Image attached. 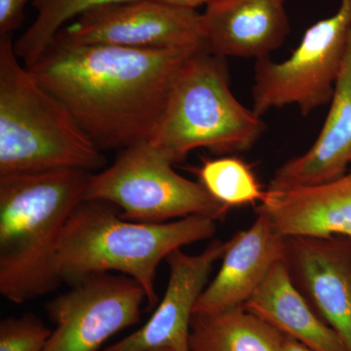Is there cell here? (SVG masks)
I'll use <instances>...</instances> for the list:
<instances>
[{
  "mask_svg": "<svg viewBox=\"0 0 351 351\" xmlns=\"http://www.w3.org/2000/svg\"><path fill=\"white\" fill-rule=\"evenodd\" d=\"M197 50L86 45L56 36L25 68L101 152L122 151L154 137L180 69Z\"/></svg>",
  "mask_w": 351,
  "mask_h": 351,
  "instance_id": "obj_1",
  "label": "cell"
},
{
  "mask_svg": "<svg viewBox=\"0 0 351 351\" xmlns=\"http://www.w3.org/2000/svg\"><path fill=\"white\" fill-rule=\"evenodd\" d=\"M94 173L66 169L0 176V293L24 304L63 282L55 262L64 228Z\"/></svg>",
  "mask_w": 351,
  "mask_h": 351,
  "instance_id": "obj_2",
  "label": "cell"
},
{
  "mask_svg": "<svg viewBox=\"0 0 351 351\" xmlns=\"http://www.w3.org/2000/svg\"><path fill=\"white\" fill-rule=\"evenodd\" d=\"M119 208L101 200H83L69 218L58 250V276L69 284L92 274L117 271L137 281L149 309L159 304L156 269L172 252L217 230L216 219L191 216L162 223L122 218Z\"/></svg>",
  "mask_w": 351,
  "mask_h": 351,
  "instance_id": "obj_3",
  "label": "cell"
},
{
  "mask_svg": "<svg viewBox=\"0 0 351 351\" xmlns=\"http://www.w3.org/2000/svg\"><path fill=\"white\" fill-rule=\"evenodd\" d=\"M106 164L66 106L20 64L12 34L0 36V176Z\"/></svg>",
  "mask_w": 351,
  "mask_h": 351,
  "instance_id": "obj_4",
  "label": "cell"
},
{
  "mask_svg": "<svg viewBox=\"0 0 351 351\" xmlns=\"http://www.w3.org/2000/svg\"><path fill=\"white\" fill-rule=\"evenodd\" d=\"M265 128L230 90L226 58L199 49L180 69L149 143L176 164L201 147L218 154L247 152Z\"/></svg>",
  "mask_w": 351,
  "mask_h": 351,
  "instance_id": "obj_5",
  "label": "cell"
},
{
  "mask_svg": "<svg viewBox=\"0 0 351 351\" xmlns=\"http://www.w3.org/2000/svg\"><path fill=\"white\" fill-rule=\"evenodd\" d=\"M173 164L149 142L122 149L114 163L92 175L85 200H101L138 223H162L191 216L225 218L230 208L200 182L178 174Z\"/></svg>",
  "mask_w": 351,
  "mask_h": 351,
  "instance_id": "obj_6",
  "label": "cell"
},
{
  "mask_svg": "<svg viewBox=\"0 0 351 351\" xmlns=\"http://www.w3.org/2000/svg\"><path fill=\"white\" fill-rule=\"evenodd\" d=\"M351 32V0H341L336 14L309 27L292 56L276 63L257 60L254 112L297 105L302 115L331 103Z\"/></svg>",
  "mask_w": 351,
  "mask_h": 351,
  "instance_id": "obj_7",
  "label": "cell"
},
{
  "mask_svg": "<svg viewBox=\"0 0 351 351\" xmlns=\"http://www.w3.org/2000/svg\"><path fill=\"white\" fill-rule=\"evenodd\" d=\"M47 306L55 325L44 351H99L126 328L140 322L147 300L142 286L124 274H88Z\"/></svg>",
  "mask_w": 351,
  "mask_h": 351,
  "instance_id": "obj_8",
  "label": "cell"
},
{
  "mask_svg": "<svg viewBox=\"0 0 351 351\" xmlns=\"http://www.w3.org/2000/svg\"><path fill=\"white\" fill-rule=\"evenodd\" d=\"M56 36L71 43L129 49H204L201 14L160 0L92 9L64 25Z\"/></svg>",
  "mask_w": 351,
  "mask_h": 351,
  "instance_id": "obj_9",
  "label": "cell"
},
{
  "mask_svg": "<svg viewBox=\"0 0 351 351\" xmlns=\"http://www.w3.org/2000/svg\"><path fill=\"white\" fill-rule=\"evenodd\" d=\"M283 261L309 306L351 351V237H286Z\"/></svg>",
  "mask_w": 351,
  "mask_h": 351,
  "instance_id": "obj_10",
  "label": "cell"
},
{
  "mask_svg": "<svg viewBox=\"0 0 351 351\" xmlns=\"http://www.w3.org/2000/svg\"><path fill=\"white\" fill-rule=\"evenodd\" d=\"M226 245L228 241L216 239L197 255H189L181 249L172 252L165 258L170 269L167 288L152 317L138 331L101 351H147L162 346L189 351L196 302Z\"/></svg>",
  "mask_w": 351,
  "mask_h": 351,
  "instance_id": "obj_11",
  "label": "cell"
},
{
  "mask_svg": "<svg viewBox=\"0 0 351 351\" xmlns=\"http://www.w3.org/2000/svg\"><path fill=\"white\" fill-rule=\"evenodd\" d=\"M286 237L267 216L228 240L216 277L203 291L193 314H214L243 307L270 269L283 260Z\"/></svg>",
  "mask_w": 351,
  "mask_h": 351,
  "instance_id": "obj_12",
  "label": "cell"
},
{
  "mask_svg": "<svg viewBox=\"0 0 351 351\" xmlns=\"http://www.w3.org/2000/svg\"><path fill=\"white\" fill-rule=\"evenodd\" d=\"M201 20L204 49L223 58L269 57L290 31L280 0H219Z\"/></svg>",
  "mask_w": 351,
  "mask_h": 351,
  "instance_id": "obj_13",
  "label": "cell"
},
{
  "mask_svg": "<svg viewBox=\"0 0 351 351\" xmlns=\"http://www.w3.org/2000/svg\"><path fill=\"white\" fill-rule=\"evenodd\" d=\"M351 165V32L331 108L311 149L276 170L269 189L320 186L345 175Z\"/></svg>",
  "mask_w": 351,
  "mask_h": 351,
  "instance_id": "obj_14",
  "label": "cell"
},
{
  "mask_svg": "<svg viewBox=\"0 0 351 351\" xmlns=\"http://www.w3.org/2000/svg\"><path fill=\"white\" fill-rule=\"evenodd\" d=\"M256 213L267 216L284 237H351V165L345 175L320 186L267 189Z\"/></svg>",
  "mask_w": 351,
  "mask_h": 351,
  "instance_id": "obj_15",
  "label": "cell"
},
{
  "mask_svg": "<svg viewBox=\"0 0 351 351\" xmlns=\"http://www.w3.org/2000/svg\"><path fill=\"white\" fill-rule=\"evenodd\" d=\"M243 308L313 351H348L338 334L309 306L283 260L270 269Z\"/></svg>",
  "mask_w": 351,
  "mask_h": 351,
  "instance_id": "obj_16",
  "label": "cell"
},
{
  "mask_svg": "<svg viewBox=\"0 0 351 351\" xmlns=\"http://www.w3.org/2000/svg\"><path fill=\"white\" fill-rule=\"evenodd\" d=\"M284 335L243 307L193 314L189 351H282Z\"/></svg>",
  "mask_w": 351,
  "mask_h": 351,
  "instance_id": "obj_17",
  "label": "cell"
},
{
  "mask_svg": "<svg viewBox=\"0 0 351 351\" xmlns=\"http://www.w3.org/2000/svg\"><path fill=\"white\" fill-rule=\"evenodd\" d=\"M131 1L137 0H34L32 5L38 16L14 43L16 54L25 66H31L47 49L58 32L82 14L98 7Z\"/></svg>",
  "mask_w": 351,
  "mask_h": 351,
  "instance_id": "obj_18",
  "label": "cell"
},
{
  "mask_svg": "<svg viewBox=\"0 0 351 351\" xmlns=\"http://www.w3.org/2000/svg\"><path fill=\"white\" fill-rule=\"evenodd\" d=\"M195 173L209 195L228 208L260 203L265 195L253 171L237 157L207 159Z\"/></svg>",
  "mask_w": 351,
  "mask_h": 351,
  "instance_id": "obj_19",
  "label": "cell"
},
{
  "mask_svg": "<svg viewBox=\"0 0 351 351\" xmlns=\"http://www.w3.org/2000/svg\"><path fill=\"white\" fill-rule=\"evenodd\" d=\"M52 331L32 313L0 323V351H44Z\"/></svg>",
  "mask_w": 351,
  "mask_h": 351,
  "instance_id": "obj_20",
  "label": "cell"
},
{
  "mask_svg": "<svg viewBox=\"0 0 351 351\" xmlns=\"http://www.w3.org/2000/svg\"><path fill=\"white\" fill-rule=\"evenodd\" d=\"M29 0H0V36L12 34L25 21V7Z\"/></svg>",
  "mask_w": 351,
  "mask_h": 351,
  "instance_id": "obj_21",
  "label": "cell"
},
{
  "mask_svg": "<svg viewBox=\"0 0 351 351\" xmlns=\"http://www.w3.org/2000/svg\"><path fill=\"white\" fill-rule=\"evenodd\" d=\"M165 3L172 4V5L182 7V8L193 9L195 10L198 6L210 5L214 2L219 0H160Z\"/></svg>",
  "mask_w": 351,
  "mask_h": 351,
  "instance_id": "obj_22",
  "label": "cell"
},
{
  "mask_svg": "<svg viewBox=\"0 0 351 351\" xmlns=\"http://www.w3.org/2000/svg\"><path fill=\"white\" fill-rule=\"evenodd\" d=\"M282 351H313L295 339L284 336Z\"/></svg>",
  "mask_w": 351,
  "mask_h": 351,
  "instance_id": "obj_23",
  "label": "cell"
},
{
  "mask_svg": "<svg viewBox=\"0 0 351 351\" xmlns=\"http://www.w3.org/2000/svg\"><path fill=\"white\" fill-rule=\"evenodd\" d=\"M147 351H177L175 348H170V346H162V348H154V350H149Z\"/></svg>",
  "mask_w": 351,
  "mask_h": 351,
  "instance_id": "obj_24",
  "label": "cell"
},
{
  "mask_svg": "<svg viewBox=\"0 0 351 351\" xmlns=\"http://www.w3.org/2000/svg\"><path fill=\"white\" fill-rule=\"evenodd\" d=\"M280 1H282L284 3V2H285V0H280Z\"/></svg>",
  "mask_w": 351,
  "mask_h": 351,
  "instance_id": "obj_25",
  "label": "cell"
}]
</instances>
